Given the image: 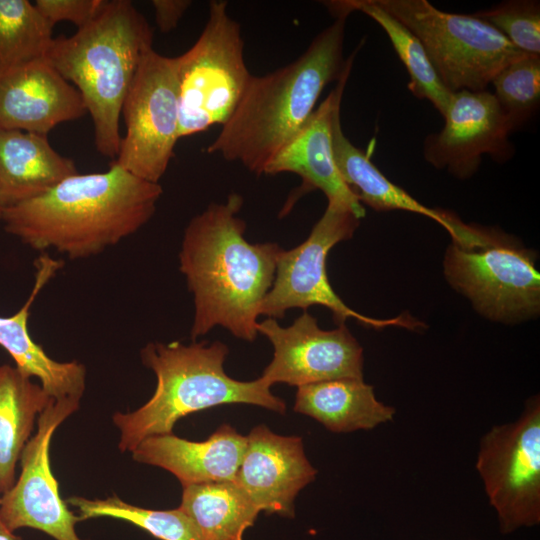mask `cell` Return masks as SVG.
Masks as SVG:
<instances>
[{
    "label": "cell",
    "instance_id": "6da1fadb",
    "mask_svg": "<svg viewBox=\"0 0 540 540\" xmlns=\"http://www.w3.org/2000/svg\"><path fill=\"white\" fill-rule=\"evenodd\" d=\"M243 198L232 193L212 203L187 225L179 269L193 294L195 341L216 326L252 342L262 300L270 290L282 248L276 243H249L245 221L238 217Z\"/></svg>",
    "mask_w": 540,
    "mask_h": 540
},
{
    "label": "cell",
    "instance_id": "7a4b0ae2",
    "mask_svg": "<svg viewBox=\"0 0 540 540\" xmlns=\"http://www.w3.org/2000/svg\"><path fill=\"white\" fill-rule=\"evenodd\" d=\"M159 183L111 163L107 171L74 174L43 195L2 211L5 230L27 246L70 259L102 253L154 215Z\"/></svg>",
    "mask_w": 540,
    "mask_h": 540
},
{
    "label": "cell",
    "instance_id": "3957f363",
    "mask_svg": "<svg viewBox=\"0 0 540 540\" xmlns=\"http://www.w3.org/2000/svg\"><path fill=\"white\" fill-rule=\"evenodd\" d=\"M334 17L296 60L266 75H251L207 153L238 161L256 175L264 174L315 110L324 88L337 82L354 61L357 51L346 59L343 54L348 16Z\"/></svg>",
    "mask_w": 540,
    "mask_h": 540
},
{
    "label": "cell",
    "instance_id": "277c9868",
    "mask_svg": "<svg viewBox=\"0 0 540 540\" xmlns=\"http://www.w3.org/2000/svg\"><path fill=\"white\" fill-rule=\"evenodd\" d=\"M152 40V28L130 1L105 0L91 22L54 38L48 51L47 61L79 91L105 157L118 155L122 105Z\"/></svg>",
    "mask_w": 540,
    "mask_h": 540
},
{
    "label": "cell",
    "instance_id": "5b68a950",
    "mask_svg": "<svg viewBox=\"0 0 540 540\" xmlns=\"http://www.w3.org/2000/svg\"><path fill=\"white\" fill-rule=\"evenodd\" d=\"M228 353L221 341L148 343L141 350V360L154 372L156 388L137 410L114 414L119 449L132 452L147 437L172 433L182 417L223 404H251L284 414V401L260 377L239 381L227 375Z\"/></svg>",
    "mask_w": 540,
    "mask_h": 540
},
{
    "label": "cell",
    "instance_id": "8992f818",
    "mask_svg": "<svg viewBox=\"0 0 540 540\" xmlns=\"http://www.w3.org/2000/svg\"><path fill=\"white\" fill-rule=\"evenodd\" d=\"M421 41L437 75L452 93L483 91L524 53L473 14L449 13L427 0H374Z\"/></svg>",
    "mask_w": 540,
    "mask_h": 540
},
{
    "label": "cell",
    "instance_id": "52a82bcc",
    "mask_svg": "<svg viewBox=\"0 0 540 540\" xmlns=\"http://www.w3.org/2000/svg\"><path fill=\"white\" fill-rule=\"evenodd\" d=\"M179 98V136L223 125L238 105L250 74L239 23L226 1H211L197 41L175 57Z\"/></svg>",
    "mask_w": 540,
    "mask_h": 540
},
{
    "label": "cell",
    "instance_id": "ba28073f",
    "mask_svg": "<svg viewBox=\"0 0 540 540\" xmlns=\"http://www.w3.org/2000/svg\"><path fill=\"white\" fill-rule=\"evenodd\" d=\"M360 219L349 208L328 203L307 239L293 249L280 251L274 281L261 302L259 316L281 319L289 309L306 311L309 306L321 305L332 312L338 325L355 319L374 329L423 328L422 322L407 313L387 319L362 315L348 307L331 287L326 269L328 253L337 243L352 238Z\"/></svg>",
    "mask_w": 540,
    "mask_h": 540
},
{
    "label": "cell",
    "instance_id": "9c48e42d",
    "mask_svg": "<svg viewBox=\"0 0 540 540\" xmlns=\"http://www.w3.org/2000/svg\"><path fill=\"white\" fill-rule=\"evenodd\" d=\"M489 504L504 535L540 523V398L526 400L520 417L494 425L476 459Z\"/></svg>",
    "mask_w": 540,
    "mask_h": 540
},
{
    "label": "cell",
    "instance_id": "30bf717a",
    "mask_svg": "<svg viewBox=\"0 0 540 540\" xmlns=\"http://www.w3.org/2000/svg\"><path fill=\"white\" fill-rule=\"evenodd\" d=\"M500 231L479 247L448 246L444 274L448 283L466 296L488 319L513 323L538 315L540 275L535 252Z\"/></svg>",
    "mask_w": 540,
    "mask_h": 540
},
{
    "label": "cell",
    "instance_id": "8fae6325",
    "mask_svg": "<svg viewBox=\"0 0 540 540\" xmlns=\"http://www.w3.org/2000/svg\"><path fill=\"white\" fill-rule=\"evenodd\" d=\"M121 116L126 134L112 163L146 181L159 183L180 139L175 57L163 56L153 48L143 56Z\"/></svg>",
    "mask_w": 540,
    "mask_h": 540
},
{
    "label": "cell",
    "instance_id": "7c38bea8",
    "mask_svg": "<svg viewBox=\"0 0 540 540\" xmlns=\"http://www.w3.org/2000/svg\"><path fill=\"white\" fill-rule=\"evenodd\" d=\"M79 402L51 399L39 414L37 432L20 456V477L0 498V519L10 531L28 527L56 540H82L75 531L78 517L61 499L49 460L53 433L78 409Z\"/></svg>",
    "mask_w": 540,
    "mask_h": 540
},
{
    "label": "cell",
    "instance_id": "4fadbf2b",
    "mask_svg": "<svg viewBox=\"0 0 540 540\" xmlns=\"http://www.w3.org/2000/svg\"><path fill=\"white\" fill-rule=\"evenodd\" d=\"M272 344L274 354L260 378L272 386H291L353 378L363 379V349L345 324L323 330L317 319L304 311L288 327L266 318L257 324Z\"/></svg>",
    "mask_w": 540,
    "mask_h": 540
},
{
    "label": "cell",
    "instance_id": "5bb4252c",
    "mask_svg": "<svg viewBox=\"0 0 540 540\" xmlns=\"http://www.w3.org/2000/svg\"><path fill=\"white\" fill-rule=\"evenodd\" d=\"M443 118V128L423 144L424 158L435 168L467 179L477 172L483 155L500 162L512 157L513 129L493 93L454 92Z\"/></svg>",
    "mask_w": 540,
    "mask_h": 540
},
{
    "label": "cell",
    "instance_id": "9a60e30c",
    "mask_svg": "<svg viewBox=\"0 0 540 540\" xmlns=\"http://www.w3.org/2000/svg\"><path fill=\"white\" fill-rule=\"evenodd\" d=\"M246 439L234 482L260 512L294 517L296 496L317 475L302 438L278 435L261 424Z\"/></svg>",
    "mask_w": 540,
    "mask_h": 540
},
{
    "label": "cell",
    "instance_id": "2e32d148",
    "mask_svg": "<svg viewBox=\"0 0 540 540\" xmlns=\"http://www.w3.org/2000/svg\"><path fill=\"white\" fill-rule=\"evenodd\" d=\"M86 113L79 91L46 58L0 66V129L47 135Z\"/></svg>",
    "mask_w": 540,
    "mask_h": 540
},
{
    "label": "cell",
    "instance_id": "e0dca14e",
    "mask_svg": "<svg viewBox=\"0 0 540 540\" xmlns=\"http://www.w3.org/2000/svg\"><path fill=\"white\" fill-rule=\"evenodd\" d=\"M352 65L353 62L348 65L326 99L272 159L264 174L295 173L302 178V192L319 189L328 203L347 207L362 218L365 209L340 176L332 146L333 116L341 106Z\"/></svg>",
    "mask_w": 540,
    "mask_h": 540
},
{
    "label": "cell",
    "instance_id": "ac0fdd59",
    "mask_svg": "<svg viewBox=\"0 0 540 540\" xmlns=\"http://www.w3.org/2000/svg\"><path fill=\"white\" fill-rule=\"evenodd\" d=\"M62 266V261L46 253L35 261V281L29 297L14 314L0 316V346L12 357L15 367L27 377L37 379L52 399L80 401L86 387L84 365L52 359L33 340L28 329L32 304Z\"/></svg>",
    "mask_w": 540,
    "mask_h": 540
},
{
    "label": "cell",
    "instance_id": "d6986e66",
    "mask_svg": "<svg viewBox=\"0 0 540 540\" xmlns=\"http://www.w3.org/2000/svg\"><path fill=\"white\" fill-rule=\"evenodd\" d=\"M246 440L232 426L223 424L204 441H189L172 433L147 437L132 456L139 463L169 471L183 487L234 481Z\"/></svg>",
    "mask_w": 540,
    "mask_h": 540
},
{
    "label": "cell",
    "instance_id": "ffe728a7",
    "mask_svg": "<svg viewBox=\"0 0 540 540\" xmlns=\"http://www.w3.org/2000/svg\"><path fill=\"white\" fill-rule=\"evenodd\" d=\"M77 173L75 163L59 154L47 135L0 129L2 211L43 195Z\"/></svg>",
    "mask_w": 540,
    "mask_h": 540
},
{
    "label": "cell",
    "instance_id": "44dd1931",
    "mask_svg": "<svg viewBox=\"0 0 540 540\" xmlns=\"http://www.w3.org/2000/svg\"><path fill=\"white\" fill-rule=\"evenodd\" d=\"M294 411L333 433L371 430L394 419L396 410L379 401L363 379L342 378L297 387Z\"/></svg>",
    "mask_w": 540,
    "mask_h": 540
},
{
    "label": "cell",
    "instance_id": "7402d4cb",
    "mask_svg": "<svg viewBox=\"0 0 540 540\" xmlns=\"http://www.w3.org/2000/svg\"><path fill=\"white\" fill-rule=\"evenodd\" d=\"M340 111L341 106L335 110L332 121L334 160L340 176L359 202L377 211L404 210L426 216L451 235L455 227L454 213L426 207L385 177L370 157L345 136Z\"/></svg>",
    "mask_w": 540,
    "mask_h": 540
},
{
    "label": "cell",
    "instance_id": "603a6c76",
    "mask_svg": "<svg viewBox=\"0 0 540 540\" xmlns=\"http://www.w3.org/2000/svg\"><path fill=\"white\" fill-rule=\"evenodd\" d=\"M39 383L16 367L0 365V493L15 483V468L36 416L51 401Z\"/></svg>",
    "mask_w": 540,
    "mask_h": 540
},
{
    "label": "cell",
    "instance_id": "cb8c5ba5",
    "mask_svg": "<svg viewBox=\"0 0 540 540\" xmlns=\"http://www.w3.org/2000/svg\"><path fill=\"white\" fill-rule=\"evenodd\" d=\"M194 525L200 540H244L260 510L234 481L183 487L179 507Z\"/></svg>",
    "mask_w": 540,
    "mask_h": 540
},
{
    "label": "cell",
    "instance_id": "d4e9b609",
    "mask_svg": "<svg viewBox=\"0 0 540 540\" xmlns=\"http://www.w3.org/2000/svg\"><path fill=\"white\" fill-rule=\"evenodd\" d=\"M331 14L350 15L359 11L373 19L386 33L408 76L410 92L419 99L428 100L443 117L452 92L437 75L421 41L401 21L379 7L374 0L327 1Z\"/></svg>",
    "mask_w": 540,
    "mask_h": 540
},
{
    "label": "cell",
    "instance_id": "484cf974",
    "mask_svg": "<svg viewBox=\"0 0 540 540\" xmlns=\"http://www.w3.org/2000/svg\"><path fill=\"white\" fill-rule=\"evenodd\" d=\"M53 25L28 0H0V66L46 58Z\"/></svg>",
    "mask_w": 540,
    "mask_h": 540
},
{
    "label": "cell",
    "instance_id": "4316f807",
    "mask_svg": "<svg viewBox=\"0 0 540 540\" xmlns=\"http://www.w3.org/2000/svg\"><path fill=\"white\" fill-rule=\"evenodd\" d=\"M67 503L77 509L79 521L106 516L130 522L161 540H200L194 525L180 508L145 509L117 496L95 500L72 496Z\"/></svg>",
    "mask_w": 540,
    "mask_h": 540
},
{
    "label": "cell",
    "instance_id": "83f0119b",
    "mask_svg": "<svg viewBox=\"0 0 540 540\" xmlns=\"http://www.w3.org/2000/svg\"><path fill=\"white\" fill-rule=\"evenodd\" d=\"M496 100L514 130L536 112L540 101V55L524 54L491 81Z\"/></svg>",
    "mask_w": 540,
    "mask_h": 540
},
{
    "label": "cell",
    "instance_id": "f1b7e54d",
    "mask_svg": "<svg viewBox=\"0 0 540 540\" xmlns=\"http://www.w3.org/2000/svg\"><path fill=\"white\" fill-rule=\"evenodd\" d=\"M473 15L493 26L522 52L540 55L539 1H504Z\"/></svg>",
    "mask_w": 540,
    "mask_h": 540
},
{
    "label": "cell",
    "instance_id": "f546056e",
    "mask_svg": "<svg viewBox=\"0 0 540 540\" xmlns=\"http://www.w3.org/2000/svg\"><path fill=\"white\" fill-rule=\"evenodd\" d=\"M104 3L105 0H37L34 4L53 26L68 21L81 28L99 14Z\"/></svg>",
    "mask_w": 540,
    "mask_h": 540
},
{
    "label": "cell",
    "instance_id": "4dcf8cb0",
    "mask_svg": "<svg viewBox=\"0 0 540 540\" xmlns=\"http://www.w3.org/2000/svg\"><path fill=\"white\" fill-rule=\"evenodd\" d=\"M190 4L191 2L187 0L152 1L158 28L162 32H169L174 29Z\"/></svg>",
    "mask_w": 540,
    "mask_h": 540
},
{
    "label": "cell",
    "instance_id": "1f68e13d",
    "mask_svg": "<svg viewBox=\"0 0 540 540\" xmlns=\"http://www.w3.org/2000/svg\"><path fill=\"white\" fill-rule=\"evenodd\" d=\"M0 540H22L10 531L0 519Z\"/></svg>",
    "mask_w": 540,
    "mask_h": 540
},
{
    "label": "cell",
    "instance_id": "d6a6232c",
    "mask_svg": "<svg viewBox=\"0 0 540 540\" xmlns=\"http://www.w3.org/2000/svg\"><path fill=\"white\" fill-rule=\"evenodd\" d=\"M1 217H2V208L0 207V221H1Z\"/></svg>",
    "mask_w": 540,
    "mask_h": 540
}]
</instances>
